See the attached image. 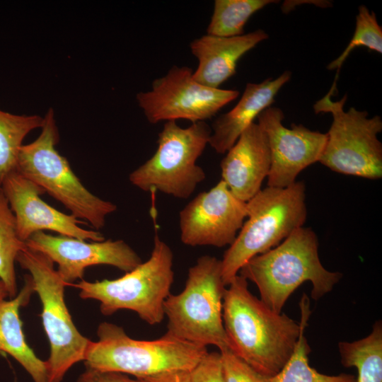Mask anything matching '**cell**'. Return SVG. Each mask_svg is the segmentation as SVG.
Segmentation results:
<instances>
[{"label": "cell", "instance_id": "obj_1", "mask_svg": "<svg viewBox=\"0 0 382 382\" xmlns=\"http://www.w3.org/2000/svg\"><path fill=\"white\" fill-rule=\"evenodd\" d=\"M222 318L230 349L268 377L287 362L301 329V321L273 311L252 294L248 281L240 274L226 288Z\"/></svg>", "mask_w": 382, "mask_h": 382}, {"label": "cell", "instance_id": "obj_2", "mask_svg": "<svg viewBox=\"0 0 382 382\" xmlns=\"http://www.w3.org/2000/svg\"><path fill=\"white\" fill-rule=\"evenodd\" d=\"M239 272L257 286L260 300L277 313L303 282L312 284L311 297L318 300L342 277L341 273L323 266L317 236L311 228L303 226L276 247L250 259Z\"/></svg>", "mask_w": 382, "mask_h": 382}, {"label": "cell", "instance_id": "obj_3", "mask_svg": "<svg viewBox=\"0 0 382 382\" xmlns=\"http://www.w3.org/2000/svg\"><path fill=\"white\" fill-rule=\"evenodd\" d=\"M98 340L90 341L84 364L86 368L130 374L149 379L162 374L190 371L208 352L207 347L166 333L153 340L130 337L115 324L103 322Z\"/></svg>", "mask_w": 382, "mask_h": 382}, {"label": "cell", "instance_id": "obj_4", "mask_svg": "<svg viewBox=\"0 0 382 382\" xmlns=\"http://www.w3.org/2000/svg\"><path fill=\"white\" fill-rule=\"evenodd\" d=\"M305 185L295 182L286 187L260 190L246 202L247 220L221 261L226 286L252 257L276 247L306 220Z\"/></svg>", "mask_w": 382, "mask_h": 382}, {"label": "cell", "instance_id": "obj_5", "mask_svg": "<svg viewBox=\"0 0 382 382\" xmlns=\"http://www.w3.org/2000/svg\"><path fill=\"white\" fill-rule=\"evenodd\" d=\"M41 129L35 141L21 146L16 170L61 202L78 219L86 221L96 230L102 228L107 216L117 206L86 188L67 159L57 151L59 136L52 109L45 115Z\"/></svg>", "mask_w": 382, "mask_h": 382}, {"label": "cell", "instance_id": "obj_6", "mask_svg": "<svg viewBox=\"0 0 382 382\" xmlns=\"http://www.w3.org/2000/svg\"><path fill=\"white\" fill-rule=\"evenodd\" d=\"M221 261L203 255L190 267L183 290L165 300L167 333L189 342L219 351L230 348L222 318L226 290Z\"/></svg>", "mask_w": 382, "mask_h": 382}, {"label": "cell", "instance_id": "obj_7", "mask_svg": "<svg viewBox=\"0 0 382 382\" xmlns=\"http://www.w3.org/2000/svg\"><path fill=\"white\" fill-rule=\"evenodd\" d=\"M173 263L170 248L156 233L149 258L132 271L115 279L93 282L82 279L73 286L79 290L81 299L99 301L104 316L127 309L153 325L165 318L163 304L174 280Z\"/></svg>", "mask_w": 382, "mask_h": 382}, {"label": "cell", "instance_id": "obj_8", "mask_svg": "<svg viewBox=\"0 0 382 382\" xmlns=\"http://www.w3.org/2000/svg\"><path fill=\"white\" fill-rule=\"evenodd\" d=\"M211 134V127L203 121L185 128L175 120L166 122L158 136L156 152L130 173V183L144 192L156 190L188 198L205 179L203 168L196 163Z\"/></svg>", "mask_w": 382, "mask_h": 382}, {"label": "cell", "instance_id": "obj_9", "mask_svg": "<svg viewBox=\"0 0 382 382\" xmlns=\"http://www.w3.org/2000/svg\"><path fill=\"white\" fill-rule=\"evenodd\" d=\"M336 84L313 105L316 113L330 112L331 126L319 162L332 171L367 179L382 178V144L377 135L382 131L381 117H368L366 110H344L347 96L332 101Z\"/></svg>", "mask_w": 382, "mask_h": 382}, {"label": "cell", "instance_id": "obj_10", "mask_svg": "<svg viewBox=\"0 0 382 382\" xmlns=\"http://www.w3.org/2000/svg\"><path fill=\"white\" fill-rule=\"evenodd\" d=\"M16 262L29 272L42 305L41 318L50 346L47 382H62L69 369L84 360L90 340L75 326L64 301L66 283L45 254L25 247Z\"/></svg>", "mask_w": 382, "mask_h": 382}, {"label": "cell", "instance_id": "obj_11", "mask_svg": "<svg viewBox=\"0 0 382 382\" xmlns=\"http://www.w3.org/2000/svg\"><path fill=\"white\" fill-rule=\"evenodd\" d=\"M192 73L187 66L174 65L153 81L150 91L137 93L138 105L150 123L178 119L205 122L239 95L236 90L204 86Z\"/></svg>", "mask_w": 382, "mask_h": 382}, {"label": "cell", "instance_id": "obj_12", "mask_svg": "<svg viewBox=\"0 0 382 382\" xmlns=\"http://www.w3.org/2000/svg\"><path fill=\"white\" fill-rule=\"evenodd\" d=\"M247 204L220 180L194 197L179 214L180 240L189 246L222 248L236 239L245 219Z\"/></svg>", "mask_w": 382, "mask_h": 382}, {"label": "cell", "instance_id": "obj_13", "mask_svg": "<svg viewBox=\"0 0 382 382\" xmlns=\"http://www.w3.org/2000/svg\"><path fill=\"white\" fill-rule=\"evenodd\" d=\"M257 118L266 134L270 151L268 187H286L296 182L303 170L319 162L326 133L312 131L302 125L286 127L282 124L284 112L277 107L265 109Z\"/></svg>", "mask_w": 382, "mask_h": 382}, {"label": "cell", "instance_id": "obj_14", "mask_svg": "<svg viewBox=\"0 0 382 382\" xmlns=\"http://www.w3.org/2000/svg\"><path fill=\"white\" fill-rule=\"evenodd\" d=\"M87 241L39 231L25 243L28 248L45 254L57 264V271L66 285L82 279L88 267L107 265L126 273L142 262L138 254L122 240Z\"/></svg>", "mask_w": 382, "mask_h": 382}, {"label": "cell", "instance_id": "obj_15", "mask_svg": "<svg viewBox=\"0 0 382 382\" xmlns=\"http://www.w3.org/2000/svg\"><path fill=\"white\" fill-rule=\"evenodd\" d=\"M0 187L13 212L17 233L25 242L39 231H52L60 236L89 241H103V235L79 226L81 223L73 214L58 211L40 198L45 192L16 169L0 182Z\"/></svg>", "mask_w": 382, "mask_h": 382}, {"label": "cell", "instance_id": "obj_16", "mask_svg": "<svg viewBox=\"0 0 382 382\" xmlns=\"http://www.w3.org/2000/svg\"><path fill=\"white\" fill-rule=\"evenodd\" d=\"M221 160V180L238 199L247 202L261 189L271 165L266 134L255 122L250 125Z\"/></svg>", "mask_w": 382, "mask_h": 382}, {"label": "cell", "instance_id": "obj_17", "mask_svg": "<svg viewBox=\"0 0 382 382\" xmlns=\"http://www.w3.org/2000/svg\"><path fill=\"white\" fill-rule=\"evenodd\" d=\"M268 38L261 29L233 37L204 35L190 44L192 54L198 60L192 73L198 83L213 88L233 76L238 60L257 44Z\"/></svg>", "mask_w": 382, "mask_h": 382}, {"label": "cell", "instance_id": "obj_18", "mask_svg": "<svg viewBox=\"0 0 382 382\" xmlns=\"http://www.w3.org/2000/svg\"><path fill=\"white\" fill-rule=\"evenodd\" d=\"M285 71L277 78L260 83H248L236 105L217 117L212 123L209 144L219 154L226 153L242 132L266 108L271 106L282 87L291 79Z\"/></svg>", "mask_w": 382, "mask_h": 382}, {"label": "cell", "instance_id": "obj_19", "mask_svg": "<svg viewBox=\"0 0 382 382\" xmlns=\"http://www.w3.org/2000/svg\"><path fill=\"white\" fill-rule=\"evenodd\" d=\"M35 292L30 276L25 275L20 292L10 300L0 299V354H8L29 374L34 382H47V364L26 342L19 311Z\"/></svg>", "mask_w": 382, "mask_h": 382}, {"label": "cell", "instance_id": "obj_20", "mask_svg": "<svg viewBox=\"0 0 382 382\" xmlns=\"http://www.w3.org/2000/svg\"><path fill=\"white\" fill-rule=\"evenodd\" d=\"M301 329L294 350L284 367L266 382H356L354 375L340 374L329 376L319 373L309 365L311 348L304 335L311 313L310 301L303 294L300 302Z\"/></svg>", "mask_w": 382, "mask_h": 382}, {"label": "cell", "instance_id": "obj_21", "mask_svg": "<svg viewBox=\"0 0 382 382\" xmlns=\"http://www.w3.org/2000/svg\"><path fill=\"white\" fill-rule=\"evenodd\" d=\"M341 363L357 370L356 382H382V324L374 323L364 338L338 344Z\"/></svg>", "mask_w": 382, "mask_h": 382}, {"label": "cell", "instance_id": "obj_22", "mask_svg": "<svg viewBox=\"0 0 382 382\" xmlns=\"http://www.w3.org/2000/svg\"><path fill=\"white\" fill-rule=\"evenodd\" d=\"M44 117L18 115L0 110V182L16 169L19 150L28 134L41 128Z\"/></svg>", "mask_w": 382, "mask_h": 382}, {"label": "cell", "instance_id": "obj_23", "mask_svg": "<svg viewBox=\"0 0 382 382\" xmlns=\"http://www.w3.org/2000/svg\"><path fill=\"white\" fill-rule=\"evenodd\" d=\"M273 0H215L207 32L208 35L233 37L244 34L249 18Z\"/></svg>", "mask_w": 382, "mask_h": 382}, {"label": "cell", "instance_id": "obj_24", "mask_svg": "<svg viewBox=\"0 0 382 382\" xmlns=\"http://www.w3.org/2000/svg\"><path fill=\"white\" fill-rule=\"evenodd\" d=\"M25 247V243L17 233L13 212L0 187V280L6 286L11 299L17 293L15 262Z\"/></svg>", "mask_w": 382, "mask_h": 382}, {"label": "cell", "instance_id": "obj_25", "mask_svg": "<svg viewBox=\"0 0 382 382\" xmlns=\"http://www.w3.org/2000/svg\"><path fill=\"white\" fill-rule=\"evenodd\" d=\"M364 46L379 54L382 53V28L378 24L376 14L364 5H361L356 16L354 35L342 54L327 66L329 70H336L335 82H337L340 70L350 52L357 47Z\"/></svg>", "mask_w": 382, "mask_h": 382}, {"label": "cell", "instance_id": "obj_26", "mask_svg": "<svg viewBox=\"0 0 382 382\" xmlns=\"http://www.w3.org/2000/svg\"><path fill=\"white\" fill-rule=\"evenodd\" d=\"M226 382H266L263 376L238 357L230 348L219 351Z\"/></svg>", "mask_w": 382, "mask_h": 382}, {"label": "cell", "instance_id": "obj_27", "mask_svg": "<svg viewBox=\"0 0 382 382\" xmlns=\"http://www.w3.org/2000/svg\"><path fill=\"white\" fill-rule=\"evenodd\" d=\"M190 382H226L220 352H207L189 372Z\"/></svg>", "mask_w": 382, "mask_h": 382}, {"label": "cell", "instance_id": "obj_28", "mask_svg": "<svg viewBox=\"0 0 382 382\" xmlns=\"http://www.w3.org/2000/svg\"><path fill=\"white\" fill-rule=\"evenodd\" d=\"M76 382H149L145 379L130 378L127 374L115 372L99 371L93 369L86 368L80 374Z\"/></svg>", "mask_w": 382, "mask_h": 382}, {"label": "cell", "instance_id": "obj_29", "mask_svg": "<svg viewBox=\"0 0 382 382\" xmlns=\"http://www.w3.org/2000/svg\"><path fill=\"white\" fill-rule=\"evenodd\" d=\"M190 371H178L162 374L147 380L149 382H190Z\"/></svg>", "mask_w": 382, "mask_h": 382}, {"label": "cell", "instance_id": "obj_30", "mask_svg": "<svg viewBox=\"0 0 382 382\" xmlns=\"http://www.w3.org/2000/svg\"><path fill=\"white\" fill-rule=\"evenodd\" d=\"M7 296H8V294L6 286L0 280V299H6Z\"/></svg>", "mask_w": 382, "mask_h": 382}]
</instances>
